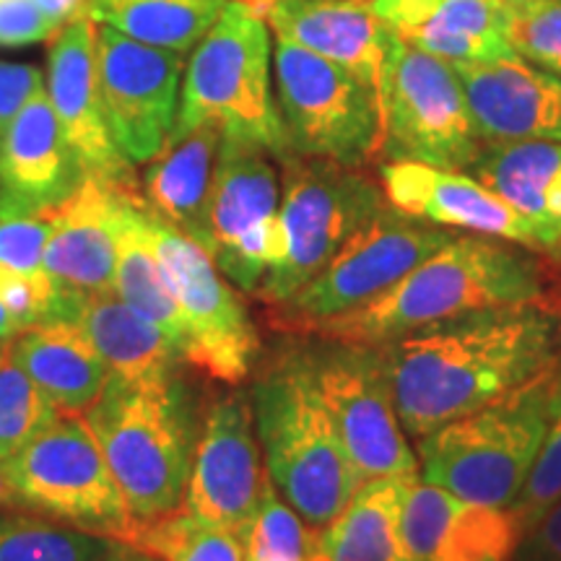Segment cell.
<instances>
[{"instance_id":"6da1fadb","label":"cell","mask_w":561,"mask_h":561,"mask_svg":"<svg viewBox=\"0 0 561 561\" xmlns=\"http://www.w3.org/2000/svg\"><path fill=\"white\" fill-rule=\"evenodd\" d=\"M411 439L500 401L561 359V310L543 299L489 307L375 346Z\"/></svg>"},{"instance_id":"7a4b0ae2","label":"cell","mask_w":561,"mask_h":561,"mask_svg":"<svg viewBox=\"0 0 561 561\" xmlns=\"http://www.w3.org/2000/svg\"><path fill=\"white\" fill-rule=\"evenodd\" d=\"M546 263L496 237H453L396 286L359 310L314 325L305 335L346 346H380L401 335L489 310L546 299Z\"/></svg>"},{"instance_id":"3957f363","label":"cell","mask_w":561,"mask_h":561,"mask_svg":"<svg viewBox=\"0 0 561 561\" xmlns=\"http://www.w3.org/2000/svg\"><path fill=\"white\" fill-rule=\"evenodd\" d=\"M265 471L312 528H328L364 483L322 403L310 354L263 369L250 392Z\"/></svg>"},{"instance_id":"277c9868","label":"cell","mask_w":561,"mask_h":561,"mask_svg":"<svg viewBox=\"0 0 561 561\" xmlns=\"http://www.w3.org/2000/svg\"><path fill=\"white\" fill-rule=\"evenodd\" d=\"M83 419L133 520H157L185 504L198 432L178 375L136 385L110 380Z\"/></svg>"},{"instance_id":"5b68a950","label":"cell","mask_w":561,"mask_h":561,"mask_svg":"<svg viewBox=\"0 0 561 561\" xmlns=\"http://www.w3.org/2000/svg\"><path fill=\"white\" fill-rule=\"evenodd\" d=\"M559 362L500 401L419 439V479L486 507H512L541 453Z\"/></svg>"},{"instance_id":"8992f818","label":"cell","mask_w":561,"mask_h":561,"mask_svg":"<svg viewBox=\"0 0 561 561\" xmlns=\"http://www.w3.org/2000/svg\"><path fill=\"white\" fill-rule=\"evenodd\" d=\"M271 32L242 0H231L195 45L170 136L216 123L227 136L263 146L276 159L289 151L271 83Z\"/></svg>"},{"instance_id":"52a82bcc","label":"cell","mask_w":561,"mask_h":561,"mask_svg":"<svg viewBox=\"0 0 561 561\" xmlns=\"http://www.w3.org/2000/svg\"><path fill=\"white\" fill-rule=\"evenodd\" d=\"M280 161L276 252L257 299L284 305L380 210L382 187L359 167L286 153Z\"/></svg>"},{"instance_id":"ba28073f","label":"cell","mask_w":561,"mask_h":561,"mask_svg":"<svg viewBox=\"0 0 561 561\" xmlns=\"http://www.w3.org/2000/svg\"><path fill=\"white\" fill-rule=\"evenodd\" d=\"M380 104V157L468 172L486 140L453 62L416 50L390 32Z\"/></svg>"},{"instance_id":"9c48e42d","label":"cell","mask_w":561,"mask_h":561,"mask_svg":"<svg viewBox=\"0 0 561 561\" xmlns=\"http://www.w3.org/2000/svg\"><path fill=\"white\" fill-rule=\"evenodd\" d=\"M0 466L24 512L115 543L136 523L83 416H58Z\"/></svg>"},{"instance_id":"30bf717a","label":"cell","mask_w":561,"mask_h":561,"mask_svg":"<svg viewBox=\"0 0 561 561\" xmlns=\"http://www.w3.org/2000/svg\"><path fill=\"white\" fill-rule=\"evenodd\" d=\"M273 73L291 153L359 170L377 157L380 104L359 76L280 37L273 45Z\"/></svg>"},{"instance_id":"8fae6325","label":"cell","mask_w":561,"mask_h":561,"mask_svg":"<svg viewBox=\"0 0 561 561\" xmlns=\"http://www.w3.org/2000/svg\"><path fill=\"white\" fill-rule=\"evenodd\" d=\"M450 240L453 231L411 219L385 203L310 284L273 307V322L305 335L320 322L359 310Z\"/></svg>"},{"instance_id":"7c38bea8","label":"cell","mask_w":561,"mask_h":561,"mask_svg":"<svg viewBox=\"0 0 561 561\" xmlns=\"http://www.w3.org/2000/svg\"><path fill=\"white\" fill-rule=\"evenodd\" d=\"M146 221L153 250L185 318L187 364L210 380L240 385L261 354V339L248 307L224 280L214 257L164 216H159L149 203Z\"/></svg>"},{"instance_id":"4fadbf2b","label":"cell","mask_w":561,"mask_h":561,"mask_svg":"<svg viewBox=\"0 0 561 561\" xmlns=\"http://www.w3.org/2000/svg\"><path fill=\"white\" fill-rule=\"evenodd\" d=\"M263 146L221 136L206 206V252L231 286L257 294L276 252L280 180Z\"/></svg>"},{"instance_id":"5bb4252c","label":"cell","mask_w":561,"mask_h":561,"mask_svg":"<svg viewBox=\"0 0 561 561\" xmlns=\"http://www.w3.org/2000/svg\"><path fill=\"white\" fill-rule=\"evenodd\" d=\"M322 403L362 483L385 476H419V458L411 450L388 371L375 346H346L310 354Z\"/></svg>"},{"instance_id":"9a60e30c","label":"cell","mask_w":561,"mask_h":561,"mask_svg":"<svg viewBox=\"0 0 561 561\" xmlns=\"http://www.w3.org/2000/svg\"><path fill=\"white\" fill-rule=\"evenodd\" d=\"M96 76L110 133L130 164H146L167 144L178 117L182 55L96 24Z\"/></svg>"},{"instance_id":"2e32d148","label":"cell","mask_w":561,"mask_h":561,"mask_svg":"<svg viewBox=\"0 0 561 561\" xmlns=\"http://www.w3.org/2000/svg\"><path fill=\"white\" fill-rule=\"evenodd\" d=\"M265 473L250 396L227 392L203 419L185 507L240 536L261 502Z\"/></svg>"},{"instance_id":"e0dca14e","label":"cell","mask_w":561,"mask_h":561,"mask_svg":"<svg viewBox=\"0 0 561 561\" xmlns=\"http://www.w3.org/2000/svg\"><path fill=\"white\" fill-rule=\"evenodd\" d=\"M385 201L411 219L442 229H466L481 237L549 252L557 237L525 219L473 174L439 170L421 161H385L380 167Z\"/></svg>"},{"instance_id":"ac0fdd59","label":"cell","mask_w":561,"mask_h":561,"mask_svg":"<svg viewBox=\"0 0 561 561\" xmlns=\"http://www.w3.org/2000/svg\"><path fill=\"white\" fill-rule=\"evenodd\" d=\"M96 21L79 16L53 37L47 58V96L87 178L138 187L136 170L112 138L96 76Z\"/></svg>"},{"instance_id":"d6986e66","label":"cell","mask_w":561,"mask_h":561,"mask_svg":"<svg viewBox=\"0 0 561 561\" xmlns=\"http://www.w3.org/2000/svg\"><path fill=\"white\" fill-rule=\"evenodd\" d=\"M403 561H512L523 530L510 507H486L416 479L405 494Z\"/></svg>"},{"instance_id":"ffe728a7","label":"cell","mask_w":561,"mask_h":561,"mask_svg":"<svg viewBox=\"0 0 561 561\" xmlns=\"http://www.w3.org/2000/svg\"><path fill=\"white\" fill-rule=\"evenodd\" d=\"M138 187L83 178L60 206L53 208V229L45 250V273L83 294L115 291L125 206Z\"/></svg>"},{"instance_id":"44dd1931","label":"cell","mask_w":561,"mask_h":561,"mask_svg":"<svg viewBox=\"0 0 561 561\" xmlns=\"http://www.w3.org/2000/svg\"><path fill=\"white\" fill-rule=\"evenodd\" d=\"M468 107L486 144L504 140H559L561 76L523 58L453 62Z\"/></svg>"},{"instance_id":"7402d4cb","label":"cell","mask_w":561,"mask_h":561,"mask_svg":"<svg viewBox=\"0 0 561 561\" xmlns=\"http://www.w3.org/2000/svg\"><path fill=\"white\" fill-rule=\"evenodd\" d=\"M398 39L447 62L517 58L510 45L507 0H371Z\"/></svg>"},{"instance_id":"603a6c76","label":"cell","mask_w":561,"mask_h":561,"mask_svg":"<svg viewBox=\"0 0 561 561\" xmlns=\"http://www.w3.org/2000/svg\"><path fill=\"white\" fill-rule=\"evenodd\" d=\"M265 21L276 37L351 70L377 94L390 30L371 0H273Z\"/></svg>"},{"instance_id":"cb8c5ba5","label":"cell","mask_w":561,"mask_h":561,"mask_svg":"<svg viewBox=\"0 0 561 561\" xmlns=\"http://www.w3.org/2000/svg\"><path fill=\"white\" fill-rule=\"evenodd\" d=\"M79 159L42 87L0 144V193L32 208H55L81 185Z\"/></svg>"},{"instance_id":"d4e9b609","label":"cell","mask_w":561,"mask_h":561,"mask_svg":"<svg viewBox=\"0 0 561 561\" xmlns=\"http://www.w3.org/2000/svg\"><path fill=\"white\" fill-rule=\"evenodd\" d=\"M9 359L30 375L60 416H83L110 382L94 346L73 322H50L5 341Z\"/></svg>"},{"instance_id":"484cf974","label":"cell","mask_w":561,"mask_h":561,"mask_svg":"<svg viewBox=\"0 0 561 561\" xmlns=\"http://www.w3.org/2000/svg\"><path fill=\"white\" fill-rule=\"evenodd\" d=\"M73 325L94 346L112 382L136 385L167 380L178 375L185 362L170 335L138 314L115 291L87 294L76 312Z\"/></svg>"},{"instance_id":"4316f807","label":"cell","mask_w":561,"mask_h":561,"mask_svg":"<svg viewBox=\"0 0 561 561\" xmlns=\"http://www.w3.org/2000/svg\"><path fill=\"white\" fill-rule=\"evenodd\" d=\"M224 130L201 123L170 136L157 157L146 161L140 195L149 206L206 250V206Z\"/></svg>"},{"instance_id":"83f0119b","label":"cell","mask_w":561,"mask_h":561,"mask_svg":"<svg viewBox=\"0 0 561 561\" xmlns=\"http://www.w3.org/2000/svg\"><path fill=\"white\" fill-rule=\"evenodd\" d=\"M483 182L525 219L561 237V144L559 140H504L486 144L473 161Z\"/></svg>"},{"instance_id":"f1b7e54d","label":"cell","mask_w":561,"mask_h":561,"mask_svg":"<svg viewBox=\"0 0 561 561\" xmlns=\"http://www.w3.org/2000/svg\"><path fill=\"white\" fill-rule=\"evenodd\" d=\"M419 476H385L356 491L328 528L320 530L322 561H403L401 517Z\"/></svg>"},{"instance_id":"f546056e","label":"cell","mask_w":561,"mask_h":561,"mask_svg":"<svg viewBox=\"0 0 561 561\" xmlns=\"http://www.w3.org/2000/svg\"><path fill=\"white\" fill-rule=\"evenodd\" d=\"M115 294L153 325H159L178 343L187 362V325L174 297L170 278L164 276L157 250H153L146 201L140 191L130 193L115 265Z\"/></svg>"},{"instance_id":"4dcf8cb0","label":"cell","mask_w":561,"mask_h":561,"mask_svg":"<svg viewBox=\"0 0 561 561\" xmlns=\"http://www.w3.org/2000/svg\"><path fill=\"white\" fill-rule=\"evenodd\" d=\"M231 0H89V16L125 37L172 53H191Z\"/></svg>"},{"instance_id":"1f68e13d","label":"cell","mask_w":561,"mask_h":561,"mask_svg":"<svg viewBox=\"0 0 561 561\" xmlns=\"http://www.w3.org/2000/svg\"><path fill=\"white\" fill-rule=\"evenodd\" d=\"M117 543L151 553L159 561H244L237 533L203 520L185 504L157 520L133 523Z\"/></svg>"},{"instance_id":"d6a6232c","label":"cell","mask_w":561,"mask_h":561,"mask_svg":"<svg viewBox=\"0 0 561 561\" xmlns=\"http://www.w3.org/2000/svg\"><path fill=\"white\" fill-rule=\"evenodd\" d=\"M115 541L24 510L0 512V561H102Z\"/></svg>"},{"instance_id":"836d02e7","label":"cell","mask_w":561,"mask_h":561,"mask_svg":"<svg viewBox=\"0 0 561 561\" xmlns=\"http://www.w3.org/2000/svg\"><path fill=\"white\" fill-rule=\"evenodd\" d=\"M244 561H322L320 530L307 525L265 473L255 515L240 533Z\"/></svg>"},{"instance_id":"e575fe53","label":"cell","mask_w":561,"mask_h":561,"mask_svg":"<svg viewBox=\"0 0 561 561\" xmlns=\"http://www.w3.org/2000/svg\"><path fill=\"white\" fill-rule=\"evenodd\" d=\"M60 413L5 354L0 362V462L24 450Z\"/></svg>"},{"instance_id":"d590c367","label":"cell","mask_w":561,"mask_h":561,"mask_svg":"<svg viewBox=\"0 0 561 561\" xmlns=\"http://www.w3.org/2000/svg\"><path fill=\"white\" fill-rule=\"evenodd\" d=\"M507 26L517 58L561 76V0H507Z\"/></svg>"},{"instance_id":"8d00e7d4","label":"cell","mask_w":561,"mask_h":561,"mask_svg":"<svg viewBox=\"0 0 561 561\" xmlns=\"http://www.w3.org/2000/svg\"><path fill=\"white\" fill-rule=\"evenodd\" d=\"M53 208H32L0 193V268L45 273Z\"/></svg>"},{"instance_id":"74e56055","label":"cell","mask_w":561,"mask_h":561,"mask_svg":"<svg viewBox=\"0 0 561 561\" xmlns=\"http://www.w3.org/2000/svg\"><path fill=\"white\" fill-rule=\"evenodd\" d=\"M561 500V364L557 377V392H553V409L549 419V430L541 453H538L536 466L525 481L515 502H512V515H515L520 530H530L553 504Z\"/></svg>"},{"instance_id":"f35d334b","label":"cell","mask_w":561,"mask_h":561,"mask_svg":"<svg viewBox=\"0 0 561 561\" xmlns=\"http://www.w3.org/2000/svg\"><path fill=\"white\" fill-rule=\"evenodd\" d=\"M55 34L58 30L32 0H0V45L24 47Z\"/></svg>"},{"instance_id":"ab89813d","label":"cell","mask_w":561,"mask_h":561,"mask_svg":"<svg viewBox=\"0 0 561 561\" xmlns=\"http://www.w3.org/2000/svg\"><path fill=\"white\" fill-rule=\"evenodd\" d=\"M42 87H45V76L39 68L0 62V144H3L5 130L11 128L13 117Z\"/></svg>"},{"instance_id":"60d3db41","label":"cell","mask_w":561,"mask_h":561,"mask_svg":"<svg viewBox=\"0 0 561 561\" xmlns=\"http://www.w3.org/2000/svg\"><path fill=\"white\" fill-rule=\"evenodd\" d=\"M512 561H561V500L523 533Z\"/></svg>"},{"instance_id":"b9f144b4","label":"cell","mask_w":561,"mask_h":561,"mask_svg":"<svg viewBox=\"0 0 561 561\" xmlns=\"http://www.w3.org/2000/svg\"><path fill=\"white\" fill-rule=\"evenodd\" d=\"M32 3L45 13L47 21H50L58 32L66 24H70V21L87 16L89 13V0H32Z\"/></svg>"},{"instance_id":"7bdbcfd3","label":"cell","mask_w":561,"mask_h":561,"mask_svg":"<svg viewBox=\"0 0 561 561\" xmlns=\"http://www.w3.org/2000/svg\"><path fill=\"white\" fill-rule=\"evenodd\" d=\"M102 561H159V559L151 557V553L130 549V546L115 543V546H112V551Z\"/></svg>"},{"instance_id":"ee69618b","label":"cell","mask_w":561,"mask_h":561,"mask_svg":"<svg viewBox=\"0 0 561 561\" xmlns=\"http://www.w3.org/2000/svg\"><path fill=\"white\" fill-rule=\"evenodd\" d=\"M0 510H21L16 494H13L9 479H5L3 466H0Z\"/></svg>"},{"instance_id":"f6af8a7d","label":"cell","mask_w":561,"mask_h":561,"mask_svg":"<svg viewBox=\"0 0 561 561\" xmlns=\"http://www.w3.org/2000/svg\"><path fill=\"white\" fill-rule=\"evenodd\" d=\"M16 333H19L16 322L11 320L9 310H5V307H3V301H0V343H3V341H11L13 335H16Z\"/></svg>"},{"instance_id":"bcb514c9","label":"cell","mask_w":561,"mask_h":561,"mask_svg":"<svg viewBox=\"0 0 561 561\" xmlns=\"http://www.w3.org/2000/svg\"><path fill=\"white\" fill-rule=\"evenodd\" d=\"M543 255H546V261L551 263V271L561 273V237L557 242H553V248L549 252H543Z\"/></svg>"},{"instance_id":"7dc6e473","label":"cell","mask_w":561,"mask_h":561,"mask_svg":"<svg viewBox=\"0 0 561 561\" xmlns=\"http://www.w3.org/2000/svg\"><path fill=\"white\" fill-rule=\"evenodd\" d=\"M3 359H5V341L0 343V362H3Z\"/></svg>"}]
</instances>
